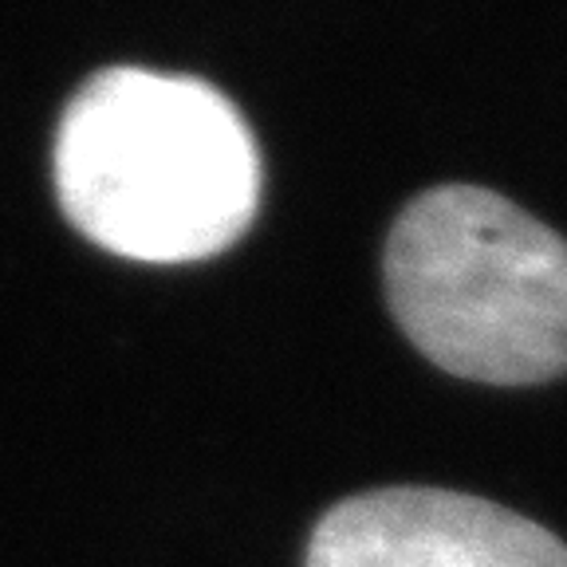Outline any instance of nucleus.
Segmentation results:
<instances>
[{
  "instance_id": "f257e3e1",
  "label": "nucleus",
  "mask_w": 567,
  "mask_h": 567,
  "mask_svg": "<svg viewBox=\"0 0 567 567\" xmlns=\"http://www.w3.org/2000/svg\"><path fill=\"white\" fill-rule=\"evenodd\" d=\"M55 194L106 252L189 265L245 237L260 205V154L229 95L209 83L106 68L63 111Z\"/></svg>"
},
{
  "instance_id": "7ed1b4c3",
  "label": "nucleus",
  "mask_w": 567,
  "mask_h": 567,
  "mask_svg": "<svg viewBox=\"0 0 567 567\" xmlns=\"http://www.w3.org/2000/svg\"><path fill=\"white\" fill-rule=\"evenodd\" d=\"M303 567H567V544L481 496L394 485L339 501Z\"/></svg>"
},
{
  "instance_id": "f03ea898",
  "label": "nucleus",
  "mask_w": 567,
  "mask_h": 567,
  "mask_svg": "<svg viewBox=\"0 0 567 567\" xmlns=\"http://www.w3.org/2000/svg\"><path fill=\"white\" fill-rule=\"evenodd\" d=\"M402 336L442 371L488 386L567 374V240L485 186H434L382 252Z\"/></svg>"
}]
</instances>
